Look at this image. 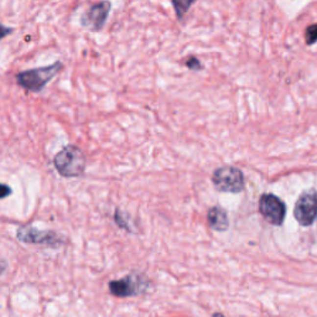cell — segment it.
<instances>
[{
    "instance_id": "8992f818",
    "label": "cell",
    "mask_w": 317,
    "mask_h": 317,
    "mask_svg": "<svg viewBox=\"0 0 317 317\" xmlns=\"http://www.w3.org/2000/svg\"><path fill=\"white\" fill-rule=\"evenodd\" d=\"M259 212L270 224L281 225L285 219L286 206L275 195L264 194L259 199Z\"/></svg>"
},
{
    "instance_id": "ba28073f",
    "label": "cell",
    "mask_w": 317,
    "mask_h": 317,
    "mask_svg": "<svg viewBox=\"0 0 317 317\" xmlns=\"http://www.w3.org/2000/svg\"><path fill=\"white\" fill-rule=\"evenodd\" d=\"M16 237L23 243L29 244H45V245L55 246L63 243L62 239L55 232L40 231L35 227H20Z\"/></svg>"
},
{
    "instance_id": "7c38bea8",
    "label": "cell",
    "mask_w": 317,
    "mask_h": 317,
    "mask_svg": "<svg viewBox=\"0 0 317 317\" xmlns=\"http://www.w3.org/2000/svg\"><path fill=\"white\" fill-rule=\"evenodd\" d=\"M114 218H116L117 224H118L119 227H121V228L126 229V231L130 232V228H129V224H128V222H126V220H128V218H124V213H122L121 211L117 210L116 216H114Z\"/></svg>"
},
{
    "instance_id": "4fadbf2b",
    "label": "cell",
    "mask_w": 317,
    "mask_h": 317,
    "mask_svg": "<svg viewBox=\"0 0 317 317\" xmlns=\"http://www.w3.org/2000/svg\"><path fill=\"white\" fill-rule=\"evenodd\" d=\"M185 65H186V67H189L190 70H194V71L202 70L201 62H199L198 58L195 57V56H191V57L187 58V60L185 61Z\"/></svg>"
},
{
    "instance_id": "277c9868",
    "label": "cell",
    "mask_w": 317,
    "mask_h": 317,
    "mask_svg": "<svg viewBox=\"0 0 317 317\" xmlns=\"http://www.w3.org/2000/svg\"><path fill=\"white\" fill-rule=\"evenodd\" d=\"M149 281L144 275L133 273L121 280H114L109 283V290L114 296L129 297L137 296L146 290Z\"/></svg>"
},
{
    "instance_id": "8fae6325",
    "label": "cell",
    "mask_w": 317,
    "mask_h": 317,
    "mask_svg": "<svg viewBox=\"0 0 317 317\" xmlns=\"http://www.w3.org/2000/svg\"><path fill=\"white\" fill-rule=\"evenodd\" d=\"M317 41V24H312L305 30V42L306 45L311 46Z\"/></svg>"
},
{
    "instance_id": "52a82bcc",
    "label": "cell",
    "mask_w": 317,
    "mask_h": 317,
    "mask_svg": "<svg viewBox=\"0 0 317 317\" xmlns=\"http://www.w3.org/2000/svg\"><path fill=\"white\" fill-rule=\"evenodd\" d=\"M110 10H112V3L108 0L93 4L81 16V25L89 31H100L107 23Z\"/></svg>"
},
{
    "instance_id": "5bb4252c",
    "label": "cell",
    "mask_w": 317,
    "mask_h": 317,
    "mask_svg": "<svg viewBox=\"0 0 317 317\" xmlns=\"http://www.w3.org/2000/svg\"><path fill=\"white\" fill-rule=\"evenodd\" d=\"M11 192H13V191H11V189L8 186V185L0 184V199L5 198V197L10 196Z\"/></svg>"
},
{
    "instance_id": "5b68a950",
    "label": "cell",
    "mask_w": 317,
    "mask_h": 317,
    "mask_svg": "<svg viewBox=\"0 0 317 317\" xmlns=\"http://www.w3.org/2000/svg\"><path fill=\"white\" fill-rule=\"evenodd\" d=\"M295 219L300 225L309 227L317 218V192L315 190L305 191L300 195L293 208Z\"/></svg>"
},
{
    "instance_id": "e0dca14e",
    "label": "cell",
    "mask_w": 317,
    "mask_h": 317,
    "mask_svg": "<svg viewBox=\"0 0 317 317\" xmlns=\"http://www.w3.org/2000/svg\"><path fill=\"white\" fill-rule=\"evenodd\" d=\"M213 317H223V316L220 314H215L213 315Z\"/></svg>"
},
{
    "instance_id": "30bf717a",
    "label": "cell",
    "mask_w": 317,
    "mask_h": 317,
    "mask_svg": "<svg viewBox=\"0 0 317 317\" xmlns=\"http://www.w3.org/2000/svg\"><path fill=\"white\" fill-rule=\"evenodd\" d=\"M171 1H172L177 20H182L184 16L186 15L187 11H189L190 8L192 6V4H194L196 0H171Z\"/></svg>"
},
{
    "instance_id": "3957f363",
    "label": "cell",
    "mask_w": 317,
    "mask_h": 317,
    "mask_svg": "<svg viewBox=\"0 0 317 317\" xmlns=\"http://www.w3.org/2000/svg\"><path fill=\"white\" fill-rule=\"evenodd\" d=\"M212 182L220 192L238 194L244 189V176L239 169L233 166H222L212 175Z\"/></svg>"
},
{
    "instance_id": "9c48e42d",
    "label": "cell",
    "mask_w": 317,
    "mask_h": 317,
    "mask_svg": "<svg viewBox=\"0 0 317 317\" xmlns=\"http://www.w3.org/2000/svg\"><path fill=\"white\" fill-rule=\"evenodd\" d=\"M207 219L208 223H210V227L215 231L224 232L228 229V216H227L225 210H223L219 206H215V207H212L208 211Z\"/></svg>"
},
{
    "instance_id": "7a4b0ae2",
    "label": "cell",
    "mask_w": 317,
    "mask_h": 317,
    "mask_svg": "<svg viewBox=\"0 0 317 317\" xmlns=\"http://www.w3.org/2000/svg\"><path fill=\"white\" fill-rule=\"evenodd\" d=\"M62 70V62L57 61V62L51 63L50 66H46V67H37V69L19 72L16 74V82L21 88H24L27 92L39 93Z\"/></svg>"
},
{
    "instance_id": "6da1fadb",
    "label": "cell",
    "mask_w": 317,
    "mask_h": 317,
    "mask_svg": "<svg viewBox=\"0 0 317 317\" xmlns=\"http://www.w3.org/2000/svg\"><path fill=\"white\" fill-rule=\"evenodd\" d=\"M53 166L63 177H79L86 170V155L76 145H67L55 155Z\"/></svg>"
},
{
    "instance_id": "2e32d148",
    "label": "cell",
    "mask_w": 317,
    "mask_h": 317,
    "mask_svg": "<svg viewBox=\"0 0 317 317\" xmlns=\"http://www.w3.org/2000/svg\"><path fill=\"white\" fill-rule=\"evenodd\" d=\"M5 267H6L5 263L0 262V275H1V274H3L4 271H5Z\"/></svg>"
},
{
    "instance_id": "9a60e30c",
    "label": "cell",
    "mask_w": 317,
    "mask_h": 317,
    "mask_svg": "<svg viewBox=\"0 0 317 317\" xmlns=\"http://www.w3.org/2000/svg\"><path fill=\"white\" fill-rule=\"evenodd\" d=\"M13 31H14L13 27H8V26H5V25L0 24V40L4 39V37H6V36H9V35H10Z\"/></svg>"
}]
</instances>
